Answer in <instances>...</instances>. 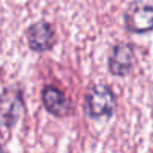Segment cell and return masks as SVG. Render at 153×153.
Segmentation results:
<instances>
[{
  "label": "cell",
  "instance_id": "cell-1",
  "mask_svg": "<svg viewBox=\"0 0 153 153\" xmlns=\"http://www.w3.org/2000/svg\"><path fill=\"white\" fill-rule=\"evenodd\" d=\"M116 95L105 84H95L86 95V113L92 119L110 117L116 110Z\"/></svg>",
  "mask_w": 153,
  "mask_h": 153
},
{
  "label": "cell",
  "instance_id": "cell-2",
  "mask_svg": "<svg viewBox=\"0 0 153 153\" xmlns=\"http://www.w3.org/2000/svg\"><path fill=\"white\" fill-rule=\"evenodd\" d=\"M125 24L132 33H146L153 30V5H132L125 14Z\"/></svg>",
  "mask_w": 153,
  "mask_h": 153
},
{
  "label": "cell",
  "instance_id": "cell-3",
  "mask_svg": "<svg viewBox=\"0 0 153 153\" xmlns=\"http://www.w3.org/2000/svg\"><path fill=\"white\" fill-rule=\"evenodd\" d=\"M134 62H135L134 47L126 42H119L111 48L108 57V69L116 76H125L132 71Z\"/></svg>",
  "mask_w": 153,
  "mask_h": 153
},
{
  "label": "cell",
  "instance_id": "cell-4",
  "mask_svg": "<svg viewBox=\"0 0 153 153\" xmlns=\"http://www.w3.org/2000/svg\"><path fill=\"white\" fill-rule=\"evenodd\" d=\"M23 113V98L17 89H6L0 95V125L12 128Z\"/></svg>",
  "mask_w": 153,
  "mask_h": 153
},
{
  "label": "cell",
  "instance_id": "cell-5",
  "mask_svg": "<svg viewBox=\"0 0 153 153\" xmlns=\"http://www.w3.org/2000/svg\"><path fill=\"white\" fill-rule=\"evenodd\" d=\"M27 42L33 51L42 53L53 48L56 44L54 27L48 21H38L27 29Z\"/></svg>",
  "mask_w": 153,
  "mask_h": 153
},
{
  "label": "cell",
  "instance_id": "cell-6",
  "mask_svg": "<svg viewBox=\"0 0 153 153\" xmlns=\"http://www.w3.org/2000/svg\"><path fill=\"white\" fill-rule=\"evenodd\" d=\"M42 104L47 111L56 117H65L71 113V101L54 86H45L42 90Z\"/></svg>",
  "mask_w": 153,
  "mask_h": 153
},
{
  "label": "cell",
  "instance_id": "cell-7",
  "mask_svg": "<svg viewBox=\"0 0 153 153\" xmlns=\"http://www.w3.org/2000/svg\"><path fill=\"white\" fill-rule=\"evenodd\" d=\"M0 153H3V150H2V147H0Z\"/></svg>",
  "mask_w": 153,
  "mask_h": 153
}]
</instances>
